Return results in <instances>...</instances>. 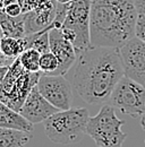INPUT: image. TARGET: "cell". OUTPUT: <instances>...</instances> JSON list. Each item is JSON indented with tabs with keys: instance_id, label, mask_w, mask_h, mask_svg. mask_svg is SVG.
<instances>
[{
	"instance_id": "cell-2",
	"label": "cell",
	"mask_w": 145,
	"mask_h": 147,
	"mask_svg": "<svg viewBox=\"0 0 145 147\" xmlns=\"http://www.w3.org/2000/svg\"><path fill=\"white\" fill-rule=\"evenodd\" d=\"M137 17L134 0H92L91 44L120 49L135 37Z\"/></svg>"
},
{
	"instance_id": "cell-4",
	"label": "cell",
	"mask_w": 145,
	"mask_h": 147,
	"mask_svg": "<svg viewBox=\"0 0 145 147\" xmlns=\"http://www.w3.org/2000/svg\"><path fill=\"white\" fill-rule=\"evenodd\" d=\"M42 74V71L31 73L26 70L17 58L0 83V101L19 112L28 94L37 85Z\"/></svg>"
},
{
	"instance_id": "cell-14",
	"label": "cell",
	"mask_w": 145,
	"mask_h": 147,
	"mask_svg": "<svg viewBox=\"0 0 145 147\" xmlns=\"http://www.w3.org/2000/svg\"><path fill=\"white\" fill-rule=\"evenodd\" d=\"M0 28L3 36L20 38L25 34V20L22 14L17 17H12L6 14L5 9L0 10Z\"/></svg>"
},
{
	"instance_id": "cell-29",
	"label": "cell",
	"mask_w": 145,
	"mask_h": 147,
	"mask_svg": "<svg viewBox=\"0 0 145 147\" xmlns=\"http://www.w3.org/2000/svg\"><path fill=\"white\" fill-rule=\"evenodd\" d=\"M24 1H25V0H17V2L22 6V8H23V5H24Z\"/></svg>"
},
{
	"instance_id": "cell-17",
	"label": "cell",
	"mask_w": 145,
	"mask_h": 147,
	"mask_svg": "<svg viewBox=\"0 0 145 147\" xmlns=\"http://www.w3.org/2000/svg\"><path fill=\"white\" fill-rule=\"evenodd\" d=\"M40 58H41V53L33 48H30V49L25 50L18 57L22 66L31 73L41 71L40 70Z\"/></svg>"
},
{
	"instance_id": "cell-23",
	"label": "cell",
	"mask_w": 145,
	"mask_h": 147,
	"mask_svg": "<svg viewBox=\"0 0 145 147\" xmlns=\"http://www.w3.org/2000/svg\"><path fill=\"white\" fill-rule=\"evenodd\" d=\"M138 14H145V0H134Z\"/></svg>"
},
{
	"instance_id": "cell-28",
	"label": "cell",
	"mask_w": 145,
	"mask_h": 147,
	"mask_svg": "<svg viewBox=\"0 0 145 147\" xmlns=\"http://www.w3.org/2000/svg\"><path fill=\"white\" fill-rule=\"evenodd\" d=\"M5 7H6L5 2H3L2 0H0V10H1V9H5Z\"/></svg>"
},
{
	"instance_id": "cell-10",
	"label": "cell",
	"mask_w": 145,
	"mask_h": 147,
	"mask_svg": "<svg viewBox=\"0 0 145 147\" xmlns=\"http://www.w3.org/2000/svg\"><path fill=\"white\" fill-rule=\"evenodd\" d=\"M50 40V51L59 60V68L54 75H66L76 62L77 55L75 52L74 45L62 35L61 28L54 27L49 32Z\"/></svg>"
},
{
	"instance_id": "cell-19",
	"label": "cell",
	"mask_w": 145,
	"mask_h": 147,
	"mask_svg": "<svg viewBox=\"0 0 145 147\" xmlns=\"http://www.w3.org/2000/svg\"><path fill=\"white\" fill-rule=\"evenodd\" d=\"M135 36L145 42V14H138L135 27Z\"/></svg>"
},
{
	"instance_id": "cell-22",
	"label": "cell",
	"mask_w": 145,
	"mask_h": 147,
	"mask_svg": "<svg viewBox=\"0 0 145 147\" xmlns=\"http://www.w3.org/2000/svg\"><path fill=\"white\" fill-rule=\"evenodd\" d=\"M15 60H16V59L6 57L5 55L0 53V68H1V67H10V66L14 63Z\"/></svg>"
},
{
	"instance_id": "cell-11",
	"label": "cell",
	"mask_w": 145,
	"mask_h": 147,
	"mask_svg": "<svg viewBox=\"0 0 145 147\" xmlns=\"http://www.w3.org/2000/svg\"><path fill=\"white\" fill-rule=\"evenodd\" d=\"M58 111L60 110H58L48 100H45L40 93L37 86H35L26 97L22 109L19 110V113L31 123L35 125L45 121Z\"/></svg>"
},
{
	"instance_id": "cell-13",
	"label": "cell",
	"mask_w": 145,
	"mask_h": 147,
	"mask_svg": "<svg viewBox=\"0 0 145 147\" xmlns=\"http://www.w3.org/2000/svg\"><path fill=\"white\" fill-rule=\"evenodd\" d=\"M0 128H12L33 132L34 125L20 115L19 112L13 110L0 101Z\"/></svg>"
},
{
	"instance_id": "cell-20",
	"label": "cell",
	"mask_w": 145,
	"mask_h": 147,
	"mask_svg": "<svg viewBox=\"0 0 145 147\" xmlns=\"http://www.w3.org/2000/svg\"><path fill=\"white\" fill-rule=\"evenodd\" d=\"M5 11L7 15H9L12 17H17L23 14V8L18 2H13L5 7Z\"/></svg>"
},
{
	"instance_id": "cell-24",
	"label": "cell",
	"mask_w": 145,
	"mask_h": 147,
	"mask_svg": "<svg viewBox=\"0 0 145 147\" xmlns=\"http://www.w3.org/2000/svg\"><path fill=\"white\" fill-rule=\"evenodd\" d=\"M8 69H9V67H1V68H0V83H1V80L3 79V77L6 76Z\"/></svg>"
},
{
	"instance_id": "cell-1",
	"label": "cell",
	"mask_w": 145,
	"mask_h": 147,
	"mask_svg": "<svg viewBox=\"0 0 145 147\" xmlns=\"http://www.w3.org/2000/svg\"><path fill=\"white\" fill-rule=\"evenodd\" d=\"M72 68V88L89 104L107 103L125 76L119 48L92 45L77 55Z\"/></svg>"
},
{
	"instance_id": "cell-26",
	"label": "cell",
	"mask_w": 145,
	"mask_h": 147,
	"mask_svg": "<svg viewBox=\"0 0 145 147\" xmlns=\"http://www.w3.org/2000/svg\"><path fill=\"white\" fill-rule=\"evenodd\" d=\"M3 2H5V5L7 6V5H10V3H13V2H17V0H2Z\"/></svg>"
},
{
	"instance_id": "cell-6",
	"label": "cell",
	"mask_w": 145,
	"mask_h": 147,
	"mask_svg": "<svg viewBox=\"0 0 145 147\" xmlns=\"http://www.w3.org/2000/svg\"><path fill=\"white\" fill-rule=\"evenodd\" d=\"M108 104L133 118L145 114V87L124 76L109 97Z\"/></svg>"
},
{
	"instance_id": "cell-3",
	"label": "cell",
	"mask_w": 145,
	"mask_h": 147,
	"mask_svg": "<svg viewBox=\"0 0 145 147\" xmlns=\"http://www.w3.org/2000/svg\"><path fill=\"white\" fill-rule=\"evenodd\" d=\"M89 120L90 114L87 109H69L52 114L43 121V127L45 135L54 143L72 145L78 143L86 134Z\"/></svg>"
},
{
	"instance_id": "cell-27",
	"label": "cell",
	"mask_w": 145,
	"mask_h": 147,
	"mask_svg": "<svg viewBox=\"0 0 145 147\" xmlns=\"http://www.w3.org/2000/svg\"><path fill=\"white\" fill-rule=\"evenodd\" d=\"M59 3H69V2H72V0H57Z\"/></svg>"
},
{
	"instance_id": "cell-21",
	"label": "cell",
	"mask_w": 145,
	"mask_h": 147,
	"mask_svg": "<svg viewBox=\"0 0 145 147\" xmlns=\"http://www.w3.org/2000/svg\"><path fill=\"white\" fill-rule=\"evenodd\" d=\"M44 1H47V0H25L24 1V5H23V14L36 8L37 6H40L41 3H43Z\"/></svg>"
},
{
	"instance_id": "cell-9",
	"label": "cell",
	"mask_w": 145,
	"mask_h": 147,
	"mask_svg": "<svg viewBox=\"0 0 145 147\" xmlns=\"http://www.w3.org/2000/svg\"><path fill=\"white\" fill-rule=\"evenodd\" d=\"M125 76L145 87V42L133 37L120 48Z\"/></svg>"
},
{
	"instance_id": "cell-15",
	"label": "cell",
	"mask_w": 145,
	"mask_h": 147,
	"mask_svg": "<svg viewBox=\"0 0 145 147\" xmlns=\"http://www.w3.org/2000/svg\"><path fill=\"white\" fill-rule=\"evenodd\" d=\"M32 138V132L18 129L0 128V147H25Z\"/></svg>"
},
{
	"instance_id": "cell-12",
	"label": "cell",
	"mask_w": 145,
	"mask_h": 147,
	"mask_svg": "<svg viewBox=\"0 0 145 147\" xmlns=\"http://www.w3.org/2000/svg\"><path fill=\"white\" fill-rule=\"evenodd\" d=\"M57 6V0H47L34 9L24 13L25 34L30 35L49 27L56 18Z\"/></svg>"
},
{
	"instance_id": "cell-8",
	"label": "cell",
	"mask_w": 145,
	"mask_h": 147,
	"mask_svg": "<svg viewBox=\"0 0 145 147\" xmlns=\"http://www.w3.org/2000/svg\"><path fill=\"white\" fill-rule=\"evenodd\" d=\"M36 86L43 97L58 110L72 109V86L64 75L42 74Z\"/></svg>"
},
{
	"instance_id": "cell-5",
	"label": "cell",
	"mask_w": 145,
	"mask_h": 147,
	"mask_svg": "<svg viewBox=\"0 0 145 147\" xmlns=\"http://www.w3.org/2000/svg\"><path fill=\"white\" fill-rule=\"evenodd\" d=\"M125 125L115 112V108L104 103L94 117H90L86 127V135H89L99 147H123L127 138L121 127Z\"/></svg>"
},
{
	"instance_id": "cell-30",
	"label": "cell",
	"mask_w": 145,
	"mask_h": 147,
	"mask_svg": "<svg viewBox=\"0 0 145 147\" xmlns=\"http://www.w3.org/2000/svg\"><path fill=\"white\" fill-rule=\"evenodd\" d=\"M2 36H3V35H2V32H1V28H0V41H1ZM0 53H1V52H0Z\"/></svg>"
},
{
	"instance_id": "cell-18",
	"label": "cell",
	"mask_w": 145,
	"mask_h": 147,
	"mask_svg": "<svg viewBox=\"0 0 145 147\" xmlns=\"http://www.w3.org/2000/svg\"><path fill=\"white\" fill-rule=\"evenodd\" d=\"M58 68H59V60L51 51L41 55V58H40V70L42 73L48 74V75H54L57 71Z\"/></svg>"
},
{
	"instance_id": "cell-7",
	"label": "cell",
	"mask_w": 145,
	"mask_h": 147,
	"mask_svg": "<svg viewBox=\"0 0 145 147\" xmlns=\"http://www.w3.org/2000/svg\"><path fill=\"white\" fill-rule=\"evenodd\" d=\"M91 3L92 0H72L67 3V15L61 27L74 32L76 40L72 45L76 55L92 47L90 35Z\"/></svg>"
},
{
	"instance_id": "cell-16",
	"label": "cell",
	"mask_w": 145,
	"mask_h": 147,
	"mask_svg": "<svg viewBox=\"0 0 145 147\" xmlns=\"http://www.w3.org/2000/svg\"><path fill=\"white\" fill-rule=\"evenodd\" d=\"M25 50H27V47L24 37L15 38V37L2 36L0 41V52L6 57L17 59Z\"/></svg>"
},
{
	"instance_id": "cell-25",
	"label": "cell",
	"mask_w": 145,
	"mask_h": 147,
	"mask_svg": "<svg viewBox=\"0 0 145 147\" xmlns=\"http://www.w3.org/2000/svg\"><path fill=\"white\" fill-rule=\"evenodd\" d=\"M141 126H142L143 130H145V114L141 118Z\"/></svg>"
}]
</instances>
